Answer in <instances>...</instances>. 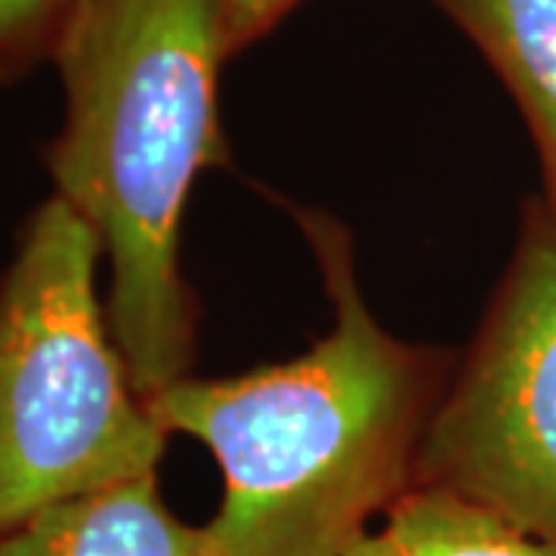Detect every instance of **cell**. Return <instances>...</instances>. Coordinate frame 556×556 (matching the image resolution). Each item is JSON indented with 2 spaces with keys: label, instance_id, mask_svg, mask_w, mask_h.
<instances>
[{
  "label": "cell",
  "instance_id": "30bf717a",
  "mask_svg": "<svg viewBox=\"0 0 556 556\" xmlns=\"http://www.w3.org/2000/svg\"><path fill=\"white\" fill-rule=\"evenodd\" d=\"M340 556H412L396 538L390 535L387 529L380 532H365L362 538H356L346 551Z\"/></svg>",
  "mask_w": 556,
  "mask_h": 556
},
{
  "label": "cell",
  "instance_id": "6da1fadb",
  "mask_svg": "<svg viewBox=\"0 0 556 556\" xmlns=\"http://www.w3.org/2000/svg\"><path fill=\"white\" fill-rule=\"evenodd\" d=\"M334 321L303 356L232 378L174 380L149 399L167 433L199 439L223 477L211 556H340L415 482L445 390L433 350L393 338L362 298L331 219L303 217Z\"/></svg>",
  "mask_w": 556,
  "mask_h": 556
},
{
  "label": "cell",
  "instance_id": "ba28073f",
  "mask_svg": "<svg viewBox=\"0 0 556 556\" xmlns=\"http://www.w3.org/2000/svg\"><path fill=\"white\" fill-rule=\"evenodd\" d=\"M75 0H0V78L53 56Z\"/></svg>",
  "mask_w": 556,
  "mask_h": 556
},
{
  "label": "cell",
  "instance_id": "9c48e42d",
  "mask_svg": "<svg viewBox=\"0 0 556 556\" xmlns=\"http://www.w3.org/2000/svg\"><path fill=\"white\" fill-rule=\"evenodd\" d=\"M298 0H223V31L229 53L266 35Z\"/></svg>",
  "mask_w": 556,
  "mask_h": 556
},
{
  "label": "cell",
  "instance_id": "277c9868",
  "mask_svg": "<svg viewBox=\"0 0 556 556\" xmlns=\"http://www.w3.org/2000/svg\"><path fill=\"white\" fill-rule=\"evenodd\" d=\"M556 544V217L529 204L517 251L420 439L415 482Z\"/></svg>",
  "mask_w": 556,
  "mask_h": 556
},
{
  "label": "cell",
  "instance_id": "7a4b0ae2",
  "mask_svg": "<svg viewBox=\"0 0 556 556\" xmlns=\"http://www.w3.org/2000/svg\"><path fill=\"white\" fill-rule=\"evenodd\" d=\"M223 0H75L53 56L65 124L50 177L100 236L109 325L139 396L189 375L195 298L179 229L195 179L226 164Z\"/></svg>",
  "mask_w": 556,
  "mask_h": 556
},
{
  "label": "cell",
  "instance_id": "8992f818",
  "mask_svg": "<svg viewBox=\"0 0 556 556\" xmlns=\"http://www.w3.org/2000/svg\"><path fill=\"white\" fill-rule=\"evenodd\" d=\"M477 40L526 115L556 217V0H437Z\"/></svg>",
  "mask_w": 556,
  "mask_h": 556
},
{
  "label": "cell",
  "instance_id": "5b68a950",
  "mask_svg": "<svg viewBox=\"0 0 556 556\" xmlns=\"http://www.w3.org/2000/svg\"><path fill=\"white\" fill-rule=\"evenodd\" d=\"M0 556H211L201 526L174 517L159 479L121 482L0 529Z\"/></svg>",
  "mask_w": 556,
  "mask_h": 556
},
{
  "label": "cell",
  "instance_id": "3957f363",
  "mask_svg": "<svg viewBox=\"0 0 556 556\" xmlns=\"http://www.w3.org/2000/svg\"><path fill=\"white\" fill-rule=\"evenodd\" d=\"M102 260L93 226L50 195L0 278V529L159 470L170 433L115 343Z\"/></svg>",
  "mask_w": 556,
  "mask_h": 556
},
{
  "label": "cell",
  "instance_id": "52a82bcc",
  "mask_svg": "<svg viewBox=\"0 0 556 556\" xmlns=\"http://www.w3.org/2000/svg\"><path fill=\"white\" fill-rule=\"evenodd\" d=\"M383 517L412 556H556L554 541L445 489L412 485Z\"/></svg>",
  "mask_w": 556,
  "mask_h": 556
}]
</instances>
